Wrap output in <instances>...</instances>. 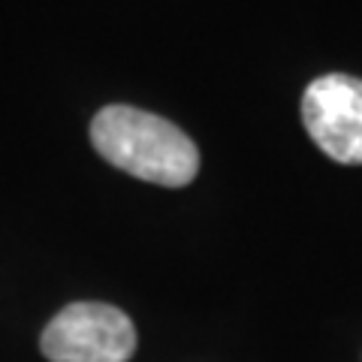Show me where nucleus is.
Masks as SVG:
<instances>
[{
  "mask_svg": "<svg viewBox=\"0 0 362 362\" xmlns=\"http://www.w3.org/2000/svg\"><path fill=\"white\" fill-rule=\"evenodd\" d=\"M90 145L106 163L139 181L185 187L199 173L194 139L154 112L136 106H106L90 121Z\"/></svg>",
  "mask_w": 362,
  "mask_h": 362,
  "instance_id": "f257e3e1",
  "label": "nucleus"
},
{
  "mask_svg": "<svg viewBox=\"0 0 362 362\" xmlns=\"http://www.w3.org/2000/svg\"><path fill=\"white\" fill-rule=\"evenodd\" d=\"M49 362H127L136 354V326L106 302H73L49 320L40 338Z\"/></svg>",
  "mask_w": 362,
  "mask_h": 362,
  "instance_id": "f03ea898",
  "label": "nucleus"
},
{
  "mask_svg": "<svg viewBox=\"0 0 362 362\" xmlns=\"http://www.w3.org/2000/svg\"><path fill=\"white\" fill-rule=\"evenodd\" d=\"M305 130L335 163L362 166V78L329 73L302 94Z\"/></svg>",
  "mask_w": 362,
  "mask_h": 362,
  "instance_id": "7ed1b4c3",
  "label": "nucleus"
}]
</instances>
